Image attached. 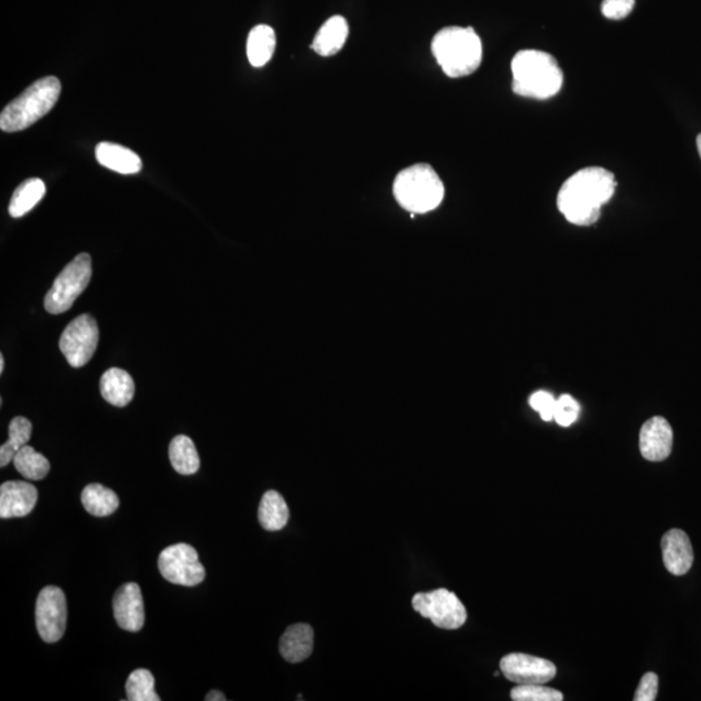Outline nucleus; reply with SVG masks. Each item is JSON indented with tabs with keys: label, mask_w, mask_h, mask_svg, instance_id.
Listing matches in <instances>:
<instances>
[{
	"label": "nucleus",
	"mask_w": 701,
	"mask_h": 701,
	"mask_svg": "<svg viewBox=\"0 0 701 701\" xmlns=\"http://www.w3.org/2000/svg\"><path fill=\"white\" fill-rule=\"evenodd\" d=\"M512 90L524 98L550 99L563 87L564 74L554 56L522 50L512 60Z\"/></svg>",
	"instance_id": "2"
},
{
	"label": "nucleus",
	"mask_w": 701,
	"mask_h": 701,
	"mask_svg": "<svg viewBox=\"0 0 701 701\" xmlns=\"http://www.w3.org/2000/svg\"><path fill=\"white\" fill-rule=\"evenodd\" d=\"M207 701H226V696L222 692L213 690L208 692L206 696Z\"/></svg>",
	"instance_id": "33"
},
{
	"label": "nucleus",
	"mask_w": 701,
	"mask_h": 701,
	"mask_svg": "<svg viewBox=\"0 0 701 701\" xmlns=\"http://www.w3.org/2000/svg\"><path fill=\"white\" fill-rule=\"evenodd\" d=\"M639 450L648 461H664L673 450V429L661 416L644 422L639 434Z\"/></svg>",
	"instance_id": "13"
},
{
	"label": "nucleus",
	"mask_w": 701,
	"mask_h": 701,
	"mask_svg": "<svg viewBox=\"0 0 701 701\" xmlns=\"http://www.w3.org/2000/svg\"><path fill=\"white\" fill-rule=\"evenodd\" d=\"M635 0H603L602 12L609 20H622L634 10Z\"/></svg>",
	"instance_id": "31"
},
{
	"label": "nucleus",
	"mask_w": 701,
	"mask_h": 701,
	"mask_svg": "<svg viewBox=\"0 0 701 701\" xmlns=\"http://www.w3.org/2000/svg\"><path fill=\"white\" fill-rule=\"evenodd\" d=\"M91 258L80 254L56 277L49 293L46 294L45 308L52 315H60L71 309L78 296L84 293L91 280Z\"/></svg>",
	"instance_id": "6"
},
{
	"label": "nucleus",
	"mask_w": 701,
	"mask_h": 701,
	"mask_svg": "<svg viewBox=\"0 0 701 701\" xmlns=\"http://www.w3.org/2000/svg\"><path fill=\"white\" fill-rule=\"evenodd\" d=\"M13 465L21 476L32 481H41L50 472V461L28 444L13 457Z\"/></svg>",
	"instance_id": "26"
},
{
	"label": "nucleus",
	"mask_w": 701,
	"mask_h": 701,
	"mask_svg": "<svg viewBox=\"0 0 701 701\" xmlns=\"http://www.w3.org/2000/svg\"><path fill=\"white\" fill-rule=\"evenodd\" d=\"M665 568L674 576H683L694 564V550L689 535L681 529L669 530L661 539Z\"/></svg>",
	"instance_id": "15"
},
{
	"label": "nucleus",
	"mask_w": 701,
	"mask_h": 701,
	"mask_svg": "<svg viewBox=\"0 0 701 701\" xmlns=\"http://www.w3.org/2000/svg\"><path fill=\"white\" fill-rule=\"evenodd\" d=\"M615 174L600 167L583 168L568 178L557 194V208L566 221L577 226L594 225L605 204L616 193Z\"/></svg>",
	"instance_id": "1"
},
{
	"label": "nucleus",
	"mask_w": 701,
	"mask_h": 701,
	"mask_svg": "<svg viewBox=\"0 0 701 701\" xmlns=\"http://www.w3.org/2000/svg\"><path fill=\"white\" fill-rule=\"evenodd\" d=\"M4 364H6V361H4L3 355L0 356V374L4 372Z\"/></svg>",
	"instance_id": "34"
},
{
	"label": "nucleus",
	"mask_w": 701,
	"mask_h": 701,
	"mask_svg": "<svg viewBox=\"0 0 701 701\" xmlns=\"http://www.w3.org/2000/svg\"><path fill=\"white\" fill-rule=\"evenodd\" d=\"M113 615L121 629L138 633L145 625V605L141 587L129 582L116 591L113 598Z\"/></svg>",
	"instance_id": "12"
},
{
	"label": "nucleus",
	"mask_w": 701,
	"mask_h": 701,
	"mask_svg": "<svg viewBox=\"0 0 701 701\" xmlns=\"http://www.w3.org/2000/svg\"><path fill=\"white\" fill-rule=\"evenodd\" d=\"M350 33V26L342 16L330 17L317 32L312 42V50L320 56H333L343 49Z\"/></svg>",
	"instance_id": "19"
},
{
	"label": "nucleus",
	"mask_w": 701,
	"mask_h": 701,
	"mask_svg": "<svg viewBox=\"0 0 701 701\" xmlns=\"http://www.w3.org/2000/svg\"><path fill=\"white\" fill-rule=\"evenodd\" d=\"M581 406L573 396L568 394L561 395L556 400L555 421L563 428L573 425L578 420Z\"/></svg>",
	"instance_id": "29"
},
{
	"label": "nucleus",
	"mask_w": 701,
	"mask_h": 701,
	"mask_svg": "<svg viewBox=\"0 0 701 701\" xmlns=\"http://www.w3.org/2000/svg\"><path fill=\"white\" fill-rule=\"evenodd\" d=\"M100 393L115 407H126L133 400L136 385L132 376L123 369L111 368L100 378Z\"/></svg>",
	"instance_id": "18"
},
{
	"label": "nucleus",
	"mask_w": 701,
	"mask_h": 701,
	"mask_svg": "<svg viewBox=\"0 0 701 701\" xmlns=\"http://www.w3.org/2000/svg\"><path fill=\"white\" fill-rule=\"evenodd\" d=\"M657 692H659V677L656 673H646L640 679L634 701H655Z\"/></svg>",
	"instance_id": "32"
},
{
	"label": "nucleus",
	"mask_w": 701,
	"mask_h": 701,
	"mask_svg": "<svg viewBox=\"0 0 701 701\" xmlns=\"http://www.w3.org/2000/svg\"><path fill=\"white\" fill-rule=\"evenodd\" d=\"M46 185L41 178H29L21 184L15 190L12 195L10 208V215L19 219L23 217L26 213L33 210L39 202L45 197Z\"/></svg>",
	"instance_id": "23"
},
{
	"label": "nucleus",
	"mask_w": 701,
	"mask_h": 701,
	"mask_svg": "<svg viewBox=\"0 0 701 701\" xmlns=\"http://www.w3.org/2000/svg\"><path fill=\"white\" fill-rule=\"evenodd\" d=\"M393 191L399 206L412 215L437 210L446 193L441 178L428 164L412 165L399 172Z\"/></svg>",
	"instance_id": "5"
},
{
	"label": "nucleus",
	"mask_w": 701,
	"mask_h": 701,
	"mask_svg": "<svg viewBox=\"0 0 701 701\" xmlns=\"http://www.w3.org/2000/svg\"><path fill=\"white\" fill-rule=\"evenodd\" d=\"M161 576L173 585L198 586L206 578V569L199 561L198 552L190 544H173L159 556Z\"/></svg>",
	"instance_id": "8"
},
{
	"label": "nucleus",
	"mask_w": 701,
	"mask_h": 701,
	"mask_svg": "<svg viewBox=\"0 0 701 701\" xmlns=\"http://www.w3.org/2000/svg\"><path fill=\"white\" fill-rule=\"evenodd\" d=\"M81 502L86 512L95 517L110 516L120 507V499L116 492L99 483H91L85 487L81 494Z\"/></svg>",
	"instance_id": "21"
},
{
	"label": "nucleus",
	"mask_w": 701,
	"mask_h": 701,
	"mask_svg": "<svg viewBox=\"0 0 701 701\" xmlns=\"http://www.w3.org/2000/svg\"><path fill=\"white\" fill-rule=\"evenodd\" d=\"M33 425L25 417H15L11 421L10 428H8V433H10V438L2 447H0V467H7L8 464L13 461V457L28 444L30 437H32Z\"/></svg>",
	"instance_id": "25"
},
{
	"label": "nucleus",
	"mask_w": 701,
	"mask_h": 701,
	"mask_svg": "<svg viewBox=\"0 0 701 701\" xmlns=\"http://www.w3.org/2000/svg\"><path fill=\"white\" fill-rule=\"evenodd\" d=\"M276 32L268 25H258L251 30L247 39L248 62L255 68L264 67L271 62L276 50Z\"/></svg>",
	"instance_id": "20"
},
{
	"label": "nucleus",
	"mask_w": 701,
	"mask_h": 701,
	"mask_svg": "<svg viewBox=\"0 0 701 701\" xmlns=\"http://www.w3.org/2000/svg\"><path fill=\"white\" fill-rule=\"evenodd\" d=\"M126 695L130 701H160L155 692V679L146 669H137L126 681Z\"/></svg>",
	"instance_id": "27"
},
{
	"label": "nucleus",
	"mask_w": 701,
	"mask_h": 701,
	"mask_svg": "<svg viewBox=\"0 0 701 701\" xmlns=\"http://www.w3.org/2000/svg\"><path fill=\"white\" fill-rule=\"evenodd\" d=\"M315 633L307 624H295L287 628L280 640V652L291 664L302 663L312 655Z\"/></svg>",
	"instance_id": "16"
},
{
	"label": "nucleus",
	"mask_w": 701,
	"mask_h": 701,
	"mask_svg": "<svg viewBox=\"0 0 701 701\" xmlns=\"http://www.w3.org/2000/svg\"><path fill=\"white\" fill-rule=\"evenodd\" d=\"M67 599L62 589L47 586L39 592L36 604V624L43 642L56 643L67 629Z\"/></svg>",
	"instance_id": "10"
},
{
	"label": "nucleus",
	"mask_w": 701,
	"mask_h": 701,
	"mask_svg": "<svg viewBox=\"0 0 701 701\" xmlns=\"http://www.w3.org/2000/svg\"><path fill=\"white\" fill-rule=\"evenodd\" d=\"M696 146H698V151L701 158V134H699L698 139H696Z\"/></svg>",
	"instance_id": "35"
},
{
	"label": "nucleus",
	"mask_w": 701,
	"mask_h": 701,
	"mask_svg": "<svg viewBox=\"0 0 701 701\" xmlns=\"http://www.w3.org/2000/svg\"><path fill=\"white\" fill-rule=\"evenodd\" d=\"M169 460L174 470L182 476H191L200 468L197 447L186 435H177L169 444Z\"/></svg>",
	"instance_id": "24"
},
{
	"label": "nucleus",
	"mask_w": 701,
	"mask_h": 701,
	"mask_svg": "<svg viewBox=\"0 0 701 701\" xmlns=\"http://www.w3.org/2000/svg\"><path fill=\"white\" fill-rule=\"evenodd\" d=\"M412 607L437 628L456 630L467 622V608L454 592L438 589L413 596Z\"/></svg>",
	"instance_id": "7"
},
{
	"label": "nucleus",
	"mask_w": 701,
	"mask_h": 701,
	"mask_svg": "<svg viewBox=\"0 0 701 701\" xmlns=\"http://www.w3.org/2000/svg\"><path fill=\"white\" fill-rule=\"evenodd\" d=\"M500 672L516 685H546L555 678L556 665L542 657L509 653L500 660Z\"/></svg>",
	"instance_id": "11"
},
{
	"label": "nucleus",
	"mask_w": 701,
	"mask_h": 701,
	"mask_svg": "<svg viewBox=\"0 0 701 701\" xmlns=\"http://www.w3.org/2000/svg\"><path fill=\"white\" fill-rule=\"evenodd\" d=\"M511 698L515 701H561L564 695L543 685H518L512 689Z\"/></svg>",
	"instance_id": "28"
},
{
	"label": "nucleus",
	"mask_w": 701,
	"mask_h": 701,
	"mask_svg": "<svg viewBox=\"0 0 701 701\" xmlns=\"http://www.w3.org/2000/svg\"><path fill=\"white\" fill-rule=\"evenodd\" d=\"M38 502V491L32 483L10 481L0 486V517L19 518L33 512Z\"/></svg>",
	"instance_id": "14"
},
{
	"label": "nucleus",
	"mask_w": 701,
	"mask_h": 701,
	"mask_svg": "<svg viewBox=\"0 0 701 701\" xmlns=\"http://www.w3.org/2000/svg\"><path fill=\"white\" fill-rule=\"evenodd\" d=\"M60 93L59 78L49 76L34 82L0 113V129L15 133L36 124L55 107Z\"/></svg>",
	"instance_id": "4"
},
{
	"label": "nucleus",
	"mask_w": 701,
	"mask_h": 701,
	"mask_svg": "<svg viewBox=\"0 0 701 701\" xmlns=\"http://www.w3.org/2000/svg\"><path fill=\"white\" fill-rule=\"evenodd\" d=\"M431 51L439 67L451 78L469 76L482 63V42L472 28L448 26L435 34Z\"/></svg>",
	"instance_id": "3"
},
{
	"label": "nucleus",
	"mask_w": 701,
	"mask_h": 701,
	"mask_svg": "<svg viewBox=\"0 0 701 701\" xmlns=\"http://www.w3.org/2000/svg\"><path fill=\"white\" fill-rule=\"evenodd\" d=\"M556 400L548 391H537L530 396L529 404L541 415L543 421L550 422L555 419Z\"/></svg>",
	"instance_id": "30"
},
{
	"label": "nucleus",
	"mask_w": 701,
	"mask_h": 701,
	"mask_svg": "<svg viewBox=\"0 0 701 701\" xmlns=\"http://www.w3.org/2000/svg\"><path fill=\"white\" fill-rule=\"evenodd\" d=\"M289 507L280 492L267 491L259 505V522L265 530L278 531L289 522Z\"/></svg>",
	"instance_id": "22"
},
{
	"label": "nucleus",
	"mask_w": 701,
	"mask_h": 701,
	"mask_svg": "<svg viewBox=\"0 0 701 701\" xmlns=\"http://www.w3.org/2000/svg\"><path fill=\"white\" fill-rule=\"evenodd\" d=\"M99 328L93 316L81 315L65 328L59 347L73 368L84 367L97 351Z\"/></svg>",
	"instance_id": "9"
},
{
	"label": "nucleus",
	"mask_w": 701,
	"mask_h": 701,
	"mask_svg": "<svg viewBox=\"0 0 701 701\" xmlns=\"http://www.w3.org/2000/svg\"><path fill=\"white\" fill-rule=\"evenodd\" d=\"M98 163L113 172L136 174L142 171V160L136 152L116 143L102 142L95 148Z\"/></svg>",
	"instance_id": "17"
}]
</instances>
